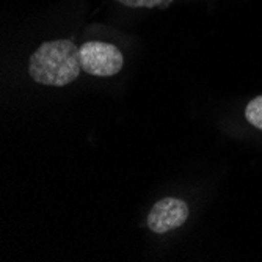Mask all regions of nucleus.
<instances>
[{
    "mask_svg": "<svg viewBox=\"0 0 262 262\" xmlns=\"http://www.w3.org/2000/svg\"><path fill=\"white\" fill-rule=\"evenodd\" d=\"M79 47L69 39L41 44L29 61L30 77L42 85L64 86L80 74Z\"/></svg>",
    "mask_w": 262,
    "mask_h": 262,
    "instance_id": "1",
    "label": "nucleus"
},
{
    "mask_svg": "<svg viewBox=\"0 0 262 262\" xmlns=\"http://www.w3.org/2000/svg\"><path fill=\"white\" fill-rule=\"evenodd\" d=\"M80 66L86 74L110 77L123 69L124 57L116 46L101 41H90L79 47Z\"/></svg>",
    "mask_w": 262,
    "mask_h": 262,
    "instance_id": "2",
    "label": "nucleus"
},
{
    "mask_svg": "<svg viewBox=\"0 0 262 262\" xmlns=\"http://www.w3.org/2000/svg\"><path fill=\"white\" fill-rule=\"evenodd\" d=\"M187 219L188 206L185 201L178 198H163L152 206L148 215V226L156 234H165L182 226Z\"/></svg>",
    "mask_w": 262,
    "mask_h": 262,
    "instance_id": "3",
    "label": "nucleus"
},
{
    "mask_svg": "<svg viewBox=\"0 0 262 262\" xmlns=\"http://www.w3.org/2000/svg\"><path fill=\"white\" fill-rule=\"evenodd\" d=\"M245 118L247 121L262 130V96L254 98L245 108Z\"/></svg>",
    "mask_w": 262,
    "mask_h": 262,
    "instance_id": "4",
    "label": "nucleus"
},
{
    "mask_svg": "<svg viewBox=\"0 0 262 262\" xmlns=\"http://www.w3.org/2000/svg\"><path fill=\"white\" fill-rule=\"evenodd\" d=\"M118 2L130 8H154L159 7L163 0H118Z\"/></svg>",
    "mask_w": 262,
    "mask_h": 262,
    "instance_id": "5",
    "label": "nucleus"
}]
</instances>
